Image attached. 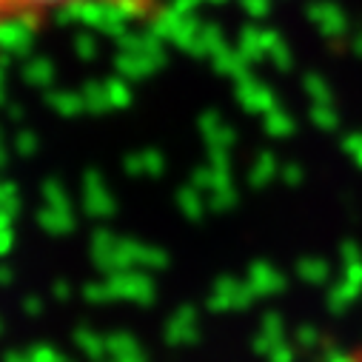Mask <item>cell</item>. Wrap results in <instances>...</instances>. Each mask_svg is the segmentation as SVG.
Segmentation results:
<instances>
[{"mask_svg": "<svg viewBox=\"0 0 362 362\" xmlns=\"http://www.w3.org/2000/svg\"><path fill=\"white\" fill-rule=\"evenodd\" d=\"M12 23H15L12 0H0V29H4V26H12Z\"/></svg>", "mask_w": 362, "mask_h": 362, "instance_id": "cell-2", "label": "cell"}, {"mask_svg": "<svg viewBox=\"0 0 362 362\" xmlns=\"http://www.w3.org/2000/svg\"><path fill=\"white\" fill-rule=\"evenodd\" d=\"M171 0H12L15 23L40 26L60 15H77V12H103L123 21H157Z\"/></svg>", "mask_w": 362, "mask_h": 362, "instance_id": "cell-1", "label": "cell"}]
</instances>
